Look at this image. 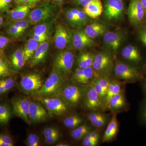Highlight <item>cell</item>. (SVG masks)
Segmentation results:
<instances>
[{
	"mask_svg": "<svg viewBox=\"0 0 146 146\" xmlns=\"http://www.w3.org/2000/svg\"><path fill=\"white\" fill-rule=\"evenodd\" d=\"M65 79L54 69L39 91L33 94L36 97H48L61 94Z\"/></svg>",
	"mask_w": 146,
	"mask_h": 146,
	"instance_id": "cell-1",
	"label": "cell"
},
{
	"mask_svg": "<svg viewBox=\"0 0 146 146\" xmlns=\"http://www.w3.org/2000/svg\"><path fill=\"white\" fill-rule=\"evenodd\" d=\"M114 73L117 79L126 82H135L145 78L137 68L120 61L115 62Z\"/></svg>",
	"mask_w": 146,
	"mask_h": 146,
	"instance_id": "cell-2",
	"label": "cell"
},
{
	"mask_svg": "<svg viewBox=\"0 0 146 146\" xmlns=\"http://www.w3.org/2000/svg\"><path fill=\"white\" fill-rule=\"evenodd\" d=\"M74 61V55L72 51H61L55 57L53 62V69L65 79L70 74Z\"/></svg>",
	"mask_w": 146,
	"mask_h": 146,
	"instance_id": "cell-3",
	"label": "cell"
},
{
	"mask_svg": "<svg viewBox=\"0 0 146 146\" xmlns=\"http://www.w3.org/2000/svg\"><path fill=\"white\" fill-rule=\"evenodd\" d=\"M57 8L56 5H44L30 11L27 20L31 25H36L51 21L55 17Z\"/></svg>",
	"mask_w": 146,
	"mask_h": 146,
	"instance_id": "cell-4",
	"label": "cell"
},
{
	"mask_svg": "<svg viewBox=\"0 0 146 146\" xmlns=\"http://www.w3.org/2000/svg\"><path fill=\"white\" fill-rule=\"evenodd\" d=\"M85 88L86 86L75 84H64L60 95L68 105L75 107L83 100Z\"/></svg>",
	"mask_w": 146,
	"mask_h": 146,
	"instance_id": "cell-5",
	"label": "cell"
},
{
	"mask_svg": "<svg viewBox=\"0 0 146 146\" xmlns=\"http://www.w3.org/2000/svg\"><path fill=\"white\" fill-rule=\"evenodd\" d=\"M45 106L51 115L60 116L65 114L68 110V105L63 100L56 97H36Z\"/></svg>",
	"mask_w": 146,
	"mask_h": 146,
	"instance_id": "cell-6",
	"label": "cell"
},
{
	"mask_svg": "<svg viewBox=\"0 0 146 146\" xmlns=\"http://www.w3.org/2000/svg\"><path fill=\"white\" fill-rule=\"evenodd\" d=\"M84 106L91 111H101L105 108L101 99L91 84L86 86L83 98Z\"/></svg>",
	"mask_w": 146,
	"mask_h": 146,
	"instance_id": "cell-7",
	"label": "cell"
},
{
	"mask_svg": "<svg viewBox=\"0 0 146 146\" xmlns=\"http://www.w3.org/2000/svg\"><path fill=\"white\" fill-rule=\"evenodd\" d=\"M31 101L25 97L17 96L13 98L11 101L13 114L30 124L29 109Z\"/></svg>",
	"mask_w": 146,
	"mask_h": 146,
	"instance_id": "cell-8",
	"label": "cell"
},
{
	"mask_svg": "<svg viewBox=\"0 0 146 146\" xmlns=\"http://www.w3.org/2000/svg\"><path fill=\"white\" fill-rule=\"evenodd\" d=\"M43 84L40 74L30 73L22 77L20 81V87L26 94H34L41 89Z\"/></svg>",
	"mask_w": 146,
	"mask_h": 146,
	"instance_id": "cell-9",
	"label": "cell"
},
{
	"mask_svg": "<svg viewBox=\"0 0 146 146\" xmlns=\"http://www.w3.org/2000/svg\"><path fill=\"white\" fill-rule=\"evenodd\" d=\"M99 75L92 67L76 69L71 77V81L75 84L83 86L89 85Z\"/></svg>",
	"mask_w": 146,
	"mask_h": 146,
	"instance_id": "cell-10",
	"label": "cell"
},
{
	"mask_svg": "<svg viewBox=\"0 0 146 146\" xmlns=\"http://www.w3.org/2000/svg\"><path fill=\"white\" fill-rule=\"evenodd\" d=\"M124 7L122 0H106L104 6L105 17L109 21L118 19L122 15Z\"/></svg>",
	"mask_w": 146,
	"mask_h": 146,
	"instance_id": "cell-11",
	"label": "cell"
},
{
	"mask_svg": "<svg viewBox=\"0 0 146 146\" xmlns=\"http://www.w3.org/2000/svg\"><path fill=\"white\" fill-rule=\"evenodd\" d=\"M145 11L141 0H131L129 5L127 15L129 21L134 25L141 24L145 16Z\"/></svg>",
	"mask_w": 146,
	"mask_h": 146,
	"instance_id": "cell-12",
	"label": "cell"
},
{
	"mask_svg": "<svg viewBox=\"0 0 146 146\" xmlns=\"http://www.w3.org/2000/svg\"><path fill=\"white\" fill-rule=\"evenodd\" d=\"M71 36L70 33L64 25L58 24L56 26L54 38L56 48L59 50L65 49L70 43Z\"/></svg>",
	"mask_w": 146,
	"mask_h": 146,
	"instance_id": "cell-13",
	"label": "cell"
},
{
	"mask_svg": "<svg viewBox=\"0 0 146 146\" xmlns=\"http://www.w3.org/2000/svg\"><path fill=\"white\" fill-rule=\"evenodd\" d=\"M31 6L21 4L17 5L14 8L11 9L5 13L4 17L7 21H16L23 20L27 17Z\"/></svg>",
	"mask_w": 146,
	"mask_h": 146,
	"instance_id": "cell-14",
	"label": "cell"
},
{
	"mask_svg": "<svg viewBox=\"0 0 146 146\" xmlns=\"http://www.w3.org/2000/svg\"><path fill=\"white\" fill-rule=\"evenodd\" d=\"M48 114L41 104L31 101L29 109V118L31 123L41 122L46 120Z\"/></svg>",
	"mask_w": 146,
	"mask_h": 146,
	"instance_id": "cell-15",
	"label": "cell"
},
{
	"mask_svg": "<svg viewBox=\"0 0 146 146\" xmlns=\"http://www.w3.org/2000/svg\"><path fill=\"white\" fill-rule=\"evenodd\" d=\"M119 129V123L117 114L114 113L103 136L102 142L108 143L113 141L117 135Z\"/></svg>",
	"mask_w": 146,
	"mask_h": 146,
	"instance_id": "cell-16",
	"label": "cell"
},
{
	"mask_svg": "<svg viewBox=\"0 0 146 146\" xmlns=\"http://www.w3.org/2000/svg\"><path fill=\"white\" fill-rule=\"evenodd\" d=\"M49 48V43L45 41L39 44L34 54L30 60L29 65L31 68L42 63L46 56Z\"/></svg>",
	"mask_w": 146,
	"mask_h": 146,
	"instance_id": "cell-17",
	"label": "cell"
},
{
	"mask_svg": "<svg viewBox=\"0 0 146 146\" xmlns=\"http://www.w3.org/2000/svg\"><path fill=\"white\" fill-rule=\"evenodd\" d=\"M103 40L106 45L113 52L118 50L122 41L119 34L112 31L106 32L104 35Z\"/></svg>",
	"mask_w": 146,
	"mask_h": 146,
	"instance_id": "cell-18",
	"label": "cell"
},
{
	"mask_svg": "<svg viewBox=\"0 0 146 146\" xmlns=\"http://www.w3.org/2000/svg\"><path fill=\"white\" fill-rule=\"evenodd\" d=\"M122 56L125 60L135 64L142 60V56L139 50L133 45H129L125 47L121 52Z\"/></svg>",
	"mask_w": 146,
	"mask_h": 146,
	"instance_id": "cell-19",
	"label": "cell"
},
{
	"mask_svg": "<svg viewBox=\"0 0 146 146\" xmlns=\"http://www.w3.org/2000/svg\"><path fill=\"white\" fill-rule=\"evenodd\" d=\"M83 11L88 17L94 19L99 17L103 11V7L100 0H94L84 7Z\"/></svg>",
	"mask_w": 146,
	"mask_h": 146,
	"instance_id": "cell-20",
	"label": "cell"
},
{
	"mask_svg": "<svg viewBox=\"0 0 146 146\" xmlns=\"http://www.w3.org/2000/svg\"><path fill=\"white\" fill-rule=\"evenodd\" d=\"M7 58L15 72L21 70L25 63L23 50L21 49L15 50L10 54L9 58Z\"/></svg>",
	"mask_w": 146,
	"mask_h": 146,
	"instance_id": "cell-21",
	"label": "cell"
},
{
	"mask_svg": "<svg viewBox=\"0 0 146 146\" xmlns=\"http://www.w3.org/2000/svg\"><path fill=\"white\" fill-rule=\"evenodd\" d=\"M88 119L95 127L101 128L107 123V116L101 111H92L88 115Z\"/></svg>",
	"mask_w": 146,
	"mask_h": 146,
	"instance_id": "cell-22",
	"label": "cell"
},
{
	"mask_svg": "<svg viewBox=\"0 0 146 146\" xmlns=\"http://www.w3.org/2000/svg\"><path fill=\"white\" fill-rule=\"evenodd\" d=\"M106 28L104 25L94 23L88 25L84 29L86 34L91 39L97 38L106 33Z\"/></svg>",
	"mask_w": 146,
	"mask_h": 146,
	"instance_id": "cell-23",
	"label": "cell"
},
{
	"mask_svg": "<svg viewBox=\"0 0 146 146\" xmlns=\"http://www.w3.org/2000/svg\"><path fill=\"white\" fill-rule=\"evenodd\" d=\"M11 104L0 102V125H6L9 122L13 114Z\"/></svg>",
	"mask_w": 146,
	"mask_h": 146,
	"instance_id": "cell-24",
	"label": "cell"
},
{
	"mask_svg": "<svg viewBox=\"0 0 146 146\" xmlns=\"http://www.w3.org/2000/svg\"><path fill=\"white\" fill-rule=\"evenodd\" d=\"M39 44L33 37L28 40L23 50L25 63L31 60Z\"/></svg>",
	"mask_w": 146,
	"mask_h": 146,
	"instance_id": "cell-25",
	"label": "cell"
},
{
	"mask_svg": "<svg viewBox=\"0 0 146 146\" xmlns=\"http://www.w3.org/2000/svg\"><path fill=\"white\" fill-rule=\"evenodd\" d=\"M15 72L5 56L4 55L0 58V80L12 76Z\"/></svg>",
	"mask_w": 146,
	"mask_h": 146,
	"instance_id": "cell-26",
	"label": "cell"
},
{
	"mask_svg": "<svg viewBox=\"0 0 146 146\" xmlns=\"http://www.w3.org/2000/svg\"><path fill=\"white\" fill-rule=\"evenodd\" d=\"M122 82L118 80H110L106 95V107L110 99L122 91Z\"/></svg>",
	"mask_w": 146,
	"mask_h": 146,
	"instance_id": "cell-27",
	"label": "cell"
},
{
	"mask_svg": "<svg viewBox=\"0 0 146 146\" xmlns=\"http://www.w3.org/2000/svg\"><path fill=\"white\" fill-rule=\"evenodd\" d=\"M11 76L0 80V96L5 95L15 86V80Z\"/></svg>",
	"mask_w": 146,
	"mask_h": 146,
	"instance_id": "cell-28",
	"label": "cell"
},
{
	"mask_svg": "<svg viewBox=\"0 0 146 146\" xmlns=\"http://www.w3.org/2000/svg\"><path fill=\"white\" fill-rule=\"evenodd\" d=\"M92 130V129L91 126L86 124H84L74 129L71 132V136L74 140H80L83 138L87 133Z\"/></svg>",
	"mask_w": 146,
	"mask_h": 146,
	"instance_id": "cell-29",
	"label": "cell"
},
{
	"mask_svg": "<svg viewBox=\"0 0 146 146\" xmlns=\"http://www.w3.org/2000/svg\"><path fill=\"white\" fill-rule=\"evenodd\" d=\"M83 122V118L78 115H74L65 118L63 121V123L68 128L74 129L79 126Z\"/></svg>",
	"mask_w": 146,
	"mask_h": 146,
	"instance_id": "cell-30",
	"label": "cell"
},
{
	"mask_svg": "<svg viewBox=\"0 0 146 146\" xmlns=\"http://www.w3.org/2000/svg\"><path fill=\"white\" fill-rule=\"evenodd\" d=\"M4 27L6 34L10 38H18L21 36L24 32L21 29L14 26L8 21L5 23Z\"/></svg>",
	"mask_w": 146,
	"mask_h": 146,
	"instance_id": "cell-31",
	"label": "cell"
},
{
	"mask_svg": "<svg viewBox=\"0 0 146 146\" xmlns=\"http://www.w3.org/2000/svg\"><path fill=\"white\" fill-rule=\"evenodd\" d=\"M72 43H80L84 42H92L93 39L89 37L84 31H76L73 32L72 35Z\"/></svg>",
	"mask_w": 146,
	"mask_h": 146,
	"instance_id": "cell-32",
	"label": "cell"
},
{
	"mask_svg": "<svg viewBox=\"0 0 146 146\" xmlns=\"http://www.w3.org/2000/svg\"><path fill=\"white\" fill-rule=\"evenodd\" d=\"M94 61L113 67L112 56L106 53H100L95 55L94 56Z\"/></svg>",
	"mask_w": 146,
	"mask_h": 146,
	"instance_id": "cell-33",
	"label": "cell"
},
{
	"mask_svg": "<svg viewBox=\"0 0 146 146\" xmlns=\"http://www.w3.org/2000/svg\"><path fill=\"white\" fill-rule=\"evenodd\" d=\"M52 23L50 21L38 24L33 30V33L35 34H48L52 27Z\"/></svg>",
	"mask_w": 146,
	"mask_h": 146,
	"instance_id": "cell-34",
	"label": "cell"
},
{
	"mask_svg": "<svg viewBox=\"0 0 146 146\" xmlns=\"http://www.w3.org/2000/svg\"><path fill=\"white\" fill-rule=\"evenodd\" d=\"M14 142L11 136L6 132L0 133V146H13Z\"/></svg>",
	"mask_w": 146,
	"mask_h": 146,
	"instance_id": "cell-35",
	"label": "cell"
},
{
	"mask_svg": "<svg viewBox=\"0 0 146 146\" xmlns=\"http://www.w3.org/2000/svg\"><path fill=\"white\" fill-rule=\"evenodd\" d=\"M13 3V0H0V13H6L11 9Z\"/></svg>",
	"mask_w": 146,
	"mask_h": 146,
	"instance_id": "cell-36",
	"label": "cell"
},
{
	"mask_svg": "<svg viewBox=\"0 0 146 146\" xmlns=\"http://www.w3.org/2000/svg\"><path fill=\"white\" fill-rule=\"evenodd\" d=\"M27 144L29 146H39L40 145V138L35 133H30L27 138Z\"/></svg>",
	"mask_w": 146,
	"mask_h": 146,
	"instance_id": "cell-37",
	"label": "cell"
},
{
	"mask_svg": "<svg viewBox=\"0 0 146 146\" xmlns=\"http://www.w3.org/2000/svg\"><path fill=\"white\" fill-rule=\"evenodd\" d=\"M8 21L14 26L21 29L24 31H25L28 28L29 25L30 24L28 20H25V19L20 20V21Z\"/></svg>",
	"mask_w": 146,
	"mask_h": 146,
	"instance_id": "cell-38",
	"label": "cell"
},
{
	"mask_svg": "<svg viewBox=\"0 0 146 146\" xmlns=\"http://www.w3.org/2000/svg\"><path fill=\"white\" fill-rule=\"evenodd\" d=\"M99 142L92 139L89 132L84 137L82 144L84 146H96L98 144Z\"/></svg>",
	"mask_w": 146,
	"mask_h": 146,
	"instance_id": "cell-39",
	"label": "cell"
},
{
	"mask_svg": "<svg viewBox=\"0 0 146 146\" xmlns=\"http://www.w3.org/2000/svg\"><path fill=\"white\" fill-rule=\"evenodd\" d=\"M66 17L68 22L73 26L80 25L76 17L74 15L70 10H68L66 11Z\"/></svg>",
	"mask_w": 146,
	"mask_h": 146,
	"instance_id": "cell-40",
	"label": "cell"
},
{
	"mask_svg": "<svg viewBox=\"0 0 146 146\" xmlns=\"http://www.w3.org/2000/svg\"><path fill=\"white\" fill-rule=\"evenodd\" d=\"M0 35V50L3 51L10 43V37Z\"/></svg>",
	"mask_w": 146,
	"mask_h": 146,
	"instance_id": "cell-41",
	"label": "cell"
},
{
	"mask_svg": "<svg viewBox=\"0 0 146 146\" xmlns=\"http://www.w3.org/2000/svg\"><path fill=\"white\" fill-rule=\"evenodd\" d=\"M80 56L86 62L88 67H92L94 61V56L88 52L82 53Z\"/></svg>",
	"mask_w": 146,
	"mask_h": 146,
	"instance_id": "cell-42",
	"label": "cell"
},
{
	"mask_svg": "<svg viewBox=\"0 0 146 146\" xmlns=\"http://www.w3.org/2000/svg\"><path fill=\"white\" fill-rule=\"evenodd\" d=\"M141 119L142 123L146 125V98L142 102L141 108Z\"/></svg>",
	"mask_w": 146,
	"mask_h": 146,
	"instance_id": "cell-43",
	"label": "cell"
},
{
	"mask_svg": "<svg viewBox=\"0 0 146 146\" xmlns=\"http://www.w3.org/2000/svg\"><path fill=\"white\" fill-rule=\"evenodd\" d=\"M60 137L59 132L54 133L51 136L45 137V142L48 145H52L54 144L58 140Z\"/></svg>",
	"mask_w": 146,
	"mask_h": 146,
	"instance_id": "cell-44",
	"label": "cell"
},
{
	"mask_svg": "<svg viewBox=\"0 0 146 146\" xmlns=\"http://www.w3.org/2000/svg\"><path fill=\"white\" fill-rule=\"evenodd\" d=\"M87 17L88 16L83 10H80L79 9L77 14V18L80 25L86 23L87 20Z\"/></svg>",
	"mask_w": 146,
	"mask_h": 146,
	"instance_id": "cell-45",
	"label": "cell"
},
{
	"mask_svg": "<svg viewBox=\"0 0 146 146\" xmlns=\"http://www.w3.org/2000/svg\"><path fill=\"white\" fill-rule=\"evenodd\" d=\"M59 132L58 129L56 128L48 127L46 128L43 131V135L44 137L51 136L54 133Z\"/></svg>",
	"mask_w": 146,
	"mask_h": 146,
	"instance_id": "cell-46",
	"label": "cell"
},
{
	"mask_svg": "<svg viewBox=\"0 0 146 146\" xmlns=\"http://www.w3.org/2000/svg\"><path fill=\"white\" fill-rule=\"evenodd\" d=\"M48 35L47 34H33V38L39 43H42L46 41Z\"/></svg>",
	"mask_w": 146,
	"mask_h": 146,
	"instance_id": "cell-47",
	"label": "cell"
},
{
	"mask_svg": "<svg viewBox=\"0 0 146 146\" xmlns=\"http://www.w3.org/2000/svg\"><path fill=\"white\" fill-rule=\"evenodd\" d=\"M139 38L143 44L146 47V28L141 30L139 33Z\"/></svg>",
	"mask_w": 146,
	"mask_h": 146,
	"instance_id": "cell-48",
	"label": "cell"
},
{
	"mask_svg": "<svg viewBox=\"0 0 146 146\" xmlns=\"http://www.w3.org/2000/svg\"><path fill=\"white\" fill-rule=\"evenodd\" d=\"M78 68L80 69H84L88 67V65L80 55L78 59Z\"/></svg>",
	"mask_w": 146,
	"mask_h": 146,
	"instance_id": "cell-49",
	"label": "cell"
},
{
	"mask_svg": "<svg viewBox=\"0 0 146 146\" xmlns=\"http://www.w3.org/2000/svg\"><path fill=\"white\" fill-rule=\"evenodd\" d=\"M94 1V0H74V1L78 5L84 7Z\"/></svg>",
	"mask_w": 146,
	"mask_h": 146,
	"instance_id": "cell-50",
	"label": "cell"
},
{
	"mask_svg": "<svg viewBox=\"0 0 146 146\" xmlns=\"http://www.w3.org/2000/svg\"><path fill=\"white\" fill-rule=\"evenodd\" d=\"M41 1V0H23L22 4L27 5L31 6L33 7Z\"/></svg>",
	"mask_w": 146,
	"mask_h": 146,
	"instance_id": "cell-51",
	"label": "cell"
},
{
	"mask_svg": "<svg viewBox=\"0 0 146 146\" xmlns=\"http://www.w3.org/2000/svg\"><path fill=\"white\" fill-rule=\"evenodd\" d=\"M2 14V13H0V29L5 24L4 19L5 17L4 16H3Z\"/></svg>",
	"mask_w": 146,
	"mask_h": 146,
	"instance_id": "cell-52",
	"label": "cell"
},
{
	"mask_svg": "<svg viewBox=\"0 0 146 146\" xmlns=\"http://www.w3.org/2000/svg\"><path fill=\"white\" fill-rule=\"evenodd\" d=\"M143 82L142 84V87L144 92L146 95V79L145 78L143 80Z\"/></svg>",
	"mask_w": 146,
	"mask_h": 146,
	"instance_id": "cell-53",
	"label": "cell"
},
{
	"mask_svg": "<svg viewBox=\"0 0 146 146\" xmlns=\"http://www.w3.org/2000/svg\"><path fill=\"white\" fill-rule=\"evenodd\" d=\"M141 1L145 10V13H146V0H141Z\"/></svg>",
	"mask_w": 146,
	"mask_h": 146,
	"instance_id": "cell-54",
	"label": "cell"
},
{
	"mask_svg": "<svg viewBox=\"0 0 146 146\" xmlns=\"http://www.w3.org/2000/svg\"><path fill=\"white\" fill-rule=\"evenodd\" d=\"M14 3L16 4V5L22 4L23 2V0H13Z\"/></svg>",
	"mask_w": 146,
	"mask_h": 146,
	"instance_id": "cell-55",
	"label": "cell"
},
{
	"mask_svg": "<svg viewBox=\"0 0 146 146\" xmlns=\"http://www.w3.org/2000/svg\"><path fill=\"white\" fill-rule=\"evenodd\" d=\"M56 146H69V144L65 143H60L57 144L56 145Z\"/></svg>",
	"mask_w": 146,
	"mask_h": 146,
	"instance_id": "cell-56",
	"label": "cell"
},
{
	"mask_svg": "<svg viewBox=\"0 0 146 146\" xmlns=\"http://www.w3.org/2000/svg\"><path fill=\"white\" fill-rule=\"evenodd\" d=\"M4 54L3 51L0 50V58L3 56Z\"/></svg>",
	"mask_w": 146,
	"mask_h": 146,
	"instance_id": "cell-57",
	"label": "cell"
},
{
	"mask_svg": "<svg viewBox=\"0 0 146 146\" xmlns=\"http://www.w3.org/2000/svg\"><path fill=\"white\" fill-rule=\"evenodd\" d=\"M53 1H54L55 2H61L63 1L64 0H53Z\"/></svg>",
	"mask_w": 146,
	"mask_h": 146,
	"instance_id": "cell-58",
	"label": "cell"
}]
</instances>
